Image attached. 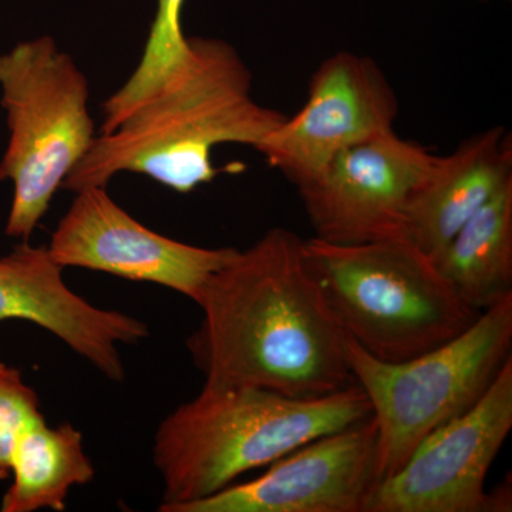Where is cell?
<instances>
[{"mask_svg": "<svg viewBox=\"0 0 512 512\" xmlns=\"http://www.w3.org/2000/svg\"><path fill=\"white\" fill-rule=\"evenodd\" d=\"M512 181V140L504 127L467 138L437 156L404 215L403 239L431 259L458 229Z\"/></svg>", "mask_w": 512, "mask_h": 512, "instance_id": "cell-13", "label": "cell"}, {"mask_svg": "<svg viewBox=\"0 0 512 512\" xmlns=\"http://www.w3.org/2000/svg\"><path fill=\"white\" fill-rule=\"evenodd\" d=\"M305 255L343 332L383 362L439 348L480 316L406 239L346 245L313 237Z\"/></svg>", "mask_w": 512, "mask_h": 512, "instance_id": "cell-4", "label": "cell"}, {"mask_svg": "<svg viewBox=\"0 0 512 512\" xmlns=\"http://www.w3.org/2000/svg\"><path fill=\"white\" fill-rule=\"evenodd\" d=\"M433 261L474 311L512 295V181L458 229Z\"/></svg>", "mask_w": 512, "mask_h": 512, "instance_id": "cell-14", "label": "cell"}, {"mask_svg": "<svg viewBox=\"0 0 512 512\" xmlns=\"http://www.w3.org/2000/svg\"><path fill=\"white\" fill-rule=\"evenodd\" d=\"M285 117L252 97L251 70L234 46L188 37L180 66L116 130L96 137L62 188L107 187L116 175L131 173L188 194L217 177L215 147L255 148Z\"/></svg>", "mask_w": 512, "mask_h": 512, "instance_id": "cell-2", "label": "cell"}, {"mask_svg": "<svg viewBox=\"0 0 512 512\" xmlns=\"http://www.w3.org/2000/svg\"><path fill=\"white\" fill-rule=\"evenodd\" d=\"M106 188L76 192L47 245L52 258L62 268L165 286L197 303L208 279L237 249L195 247L164 237L131 217Z\"/></svg>", "mask_w": 512, "mask_h": 512, "instance_id": "cell-10", "label": "cell"}, {"mask_svg": "<svg viewBox=\"0 0 512 512\" xmlns=\"http://www.w3.org/2000/svg\"><path fill=\"white\" fill-rule=\"evenodd\" d=\"M359 384L315 399L256 387H208L160 424L153 460L163 480L160 511L181 512L238 477L369 419Z\"/></svg>", "mask_w": 512, "mask_h": 512, "instance_id": "cell-3", "label": "cell"}, {"mask_svg": "<svg viewBox=\"0 0 512 512\" xmlns=\"http://www.w3.org/2000/svg\"><path fill=\"white\" fill-rule=\"evenodd\" d=\"M436 158L394 130L342 151L296 185L315 238L346 245L403 238L407 205Z\"/></svg>", "mask_w": 512, "mask_h": 512, "instance_id": "cell-8", "label": "cell"}, {"mask_svg": "<svg viewBox=\"0 0 512 512\" xmlns=\"http://www.w3.org/2000/svg\"><path fill=\"white\" fill-rule=\"evenodd\" d=\"M47 247L28 241L0 256V322L19 319L46 329L113 382L126 376L120 345L148 336L146 323L106 311L74 293Z\"/></svg>", "mask_w": 512, "mask_h": 512, "instance_id": "cell-12", "label": "cell"}, {"mask_svg": "<svg viewBox=\"0 0 512 512\" xmlns=\"http://www.w3.org/2000/svg\"><path fill=\"white\" fill-rule=\"evenodd\" d=\"M0 93L9 130L0 181L13 187L5 234L28 241L96 140L89 82L52 36H40L0 53Z\"/></svg>", "mask_w": 512, "mask_h": 512, "instance_id": "cell-5", "label": "cell"}, {"mask_svg": "<svg viewBox=\"0 0 512 512\" xmlns=\"http://www.w3.org/2000/svg\"><path fill=\"white\" fill-rule=\"evenodd\" d=\"M512 429V357L476 406L429 434L366 512H505L511 491L488 494V471Z\"/></svg>", "mask_w": 512, "mask_h": 512, "instance_id": "cell-7", "label": "cell"}, {"mask_svg": "<svg viewBox=\"0 0 512 512\" xmlns=\"http://www.w3.org/2000/svg\"><path fill=\"white\" fill-rule=\"evenodd\" d=\"M397 114L399 100L375 60L340 50L313 73L302 109L255 150L298 185L342 151L394 130Z\"/></svg>", "mask_w": 512, "mask_h": 512, "instance_id": "cell-9", "label": "cell"}, {"mask_svg": "<svg viewBox=\"0 0 512 512\" xmlns=\"http://www.w3.org/2000/svg\"><path fill=\"white\" fill-rule=\"evenodd\" d=\"M42 416L39 396L22 372L0 363V480L9 478L10 456L20 434Z\"/></svg>", "mask_w": 512, "mask_h": 512, "instance_id": "cell-17", "label": "cell"}, {"mask_svg": "<svg viewBox=\"0 0 512 512\" xmlns=\"http://www.w3.org/2000/svg\"><path fill=\"white\" fill-rule=\"evenodd\" d=\"M9 477L12 484L3 495L0 511H63L70 490L93 480L94 467L79 430L70 424L49 426L42 416L16 441Z\"/></svg>", "mask_w": 512, "mask_h": 512, "instance_id": "cell-15", "label": "cell"}, {"mask_svg": "<svg viewBox=\"0 0 512 512\" xmlns=\"http://www.w3.org/2000/svg\"><path fill=\"white\" fill-rule=\"evenodd\" d=\"M512 295L456 338L403 362H383L346 340L356 384L377 424V477L393 476L417 446L476 406L512 357Z\"/></svg>", "mask_w": 512, "mask_h": 512, "instance_id": "cell-6", "label": "cell"}, {"mask_svg": "<svg viewBox=\"0 0 512 512\" xmlns=\"http://www.w3.org/2000/svg\"><path fill=\"white\" fill-rule=\"evenodd\" d=\"M185 0H157L146 46L126 83L101 106L100 134H109L144 97L154 92L180 66L188 53V37L181 28Z\"/></svg>", "mask_w": 512, "mask_h": 512, "instance_id": "cell-16", "label": "cell"}, {"mask_svg": "<svg viewBox=\"0 0 512 512\" xmlns=\"http://www.w3.org/2000/svg\"><path fill=\"white\" fill-rule=\"evenodd\" d=\"M204 318L188 339L208 387H256L315 399L356 384L338 319L320 291L305 241L272 228L208 279Z\"/></svg>", "mask_w": 512, "mask_h": 512, "instance_id": "cell-1", "label": "cell"}, {"mask_svg": "<svg viewBox=\"0 0 512 512\" xmlns=\"http://www.w3.org/2000/svg\"><path fill=\"white\" fill-rule=\"evenodd\" d=\"M377 477L373 416L326 434L181 512H366Z\"/></svg>", "mask_w": 512, "mask_h": 512, "instance_id": "cell-11", "label": "cell"}]
</instances>
